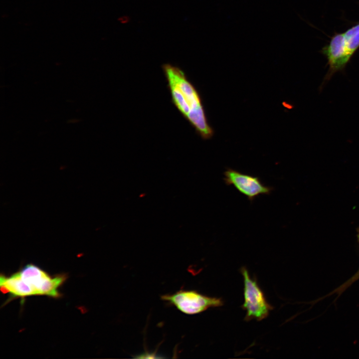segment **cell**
<instances>
[{
	"mask_svg": "<svg viewBox=\"0 0 359 359\" xmlns=\"http://www.w3.org/2000/svg\"><path fill=\"white\" fill-rule=\"evenodd\" d=\"M172 102L203 140L212 138L200 94L180 67L170 63L162 65Z\"/></svg>",
	"mask_w": 359,
	"mask_h": 359,
	"instance_id": "6da1fadb",
	"label": "cell"
},
{
	"mask_svg": "<svg viewBox=\"0 0 359 359\" xmlns=\"http://www.w3.org/2000/svg\"><path fill=\"white\" fill-rule=\"evenodd\" d=\"M66 279L64 275L51 276L38 267L29 264L9 276L1 275L0 285L2 292L16 297L46 295L57 298L60 296L58 288Z\"/></svg>",
	"mask_w": 359,
	"mask_h": 359,
	"instance_id": "7a4b0ae2",
	"label": "cell"
},
{
	"mask_svg": "<svg viewBox=\"0 0 359 359\" xmlns=\"http://www.w3.org/2000/svg\"><path fill=\"white\" fill-rule=\"evenodd\" d=\"M161 299L187 315L200 313L210 308L222 306L220 298L203 295L195 290H180L173 294L163 295Z\"/></svg>",
	"mask_w": 359,
	"mask_h": 359,
	"instance_id": "3957f363",
	"label": "cell"
},
{
	"mask_svg": "<svg viewBox=\"0 0 359 359\" xmlns=\"http://www.w3.org/2000/svg\"><path fill=\"white\" fill-rule=\"evenodd\" d=\"M240 271L244 281V301L242 307L246 312L244 320L264 319L273 308L267 302L255 279L250 277L247 269L242 267Z\"/></svg>",
	"mask_w": 359,
	"mask_h": 359,
	"instance_id": "277c9868",
	"label": "cell"
},
{
	"mask_svg": "<svg viewBox=\"0 0 359 359\" xmlns=\"http://www.w3.org/2000/svg\"><path fill=\"white\" fill-rule=\"evenodd\" d=\"M224 176L223 180L227 185L234 186L251 201L260 195L269 194L273 190L272 187L264 184L259 178L232 169H227Z\"/></svg>",
	"mask_w": 359,
	"mask_h": 359,
	"instance_id": "5b68a950",
	"label": "cell"
},
{
	"mask_svg": "<svg viewBox=\"0 0 359 359\" xmlns=\"http://www.w3.org/2000/svg\"><path fill=\"white\" fill-rule=\"evenodd\" d=\"M322 52L328 60L329 69L324 78V81H327L335 73L344 69L351 59L346 49L344 33L334 35Z\"/></svg>",
	"mask_w": 359,
	"mask_h": 359,
	"instance_id": "8992f818",
	"label": "cell"
},
{
	"mask_svg": "<svg viewBox=\"0 0 359 359\" xmlns=\"http://www.w3.org/2000/svg\"><path fill=\"white\" fill-rule=\"evenodd\" d=\"M347 52L351 58L359 47V23L344 33Z\"/></svg>",
	"mask_w": 359,
	"mask_h": 359,
	"instance_id": "52a82bcc",
	"label": "cell"
},
{
	"mask_svg": "<svg viewBox=\"0 0 359 359\" xmlns=\"http://www.w3.org/2000/svg\"><path fill=\"white\" fill-rule=\"evenodd\" d=\"M358 240L359 242V228L358 229Z\"/></svg>",
	"mask_w": 359,
	"mask_h": 359,
	"instance_id": "ba28073f",
	"label": "cell"
}]
</instances>
